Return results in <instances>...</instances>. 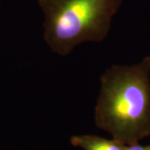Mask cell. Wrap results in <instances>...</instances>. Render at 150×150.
<instances>
[{
    "mask_svg": "<svg viewBox=\"0 0 150 150\" xmlns=\"http://www.w3.org/2000/svg\"><path fill=\"white\" fill-rule=\"evenodd\" d=\"M93 118L98 129L124 145L150 136V56L103 73Z\"/></svg>",
    "mask_w": 150,
    "mask_h": 150,
    "instance_id": "cell-1",
    "label": "cell"
},
{
    "mask_svg": "<svg viewBox=\"0 0 150 150\" xmlns=\"http://www.w3.org/2000/svg\"><path fill=\"white\" fill-rule=\"evenodd\" d=\"M123 0H38L43 13V39L57 55L68 56L84 43L108 37Z\"/></svg>",
    "mask_w": 150,
    "mask_h": 150,
    "instance_id": "cell-2",
    "label": "cell"
},
{
    "mask_svg": "<svg viewBox=\"0 0 150 150\" xmlns=\"http://www.w3.org/2000/svg\"><path fill=\"white\" fill-rule=\"evenodd\" d=\"M70 143L83 150H124L126 146L113 139H108L92 134L74 135Z\"/></svg>",
    "mask_w": 150,
    "mask_h": 150,
    "instance_id": "cell-3",
    "label": "cell"
},
{
    "mask_svg": "<svg viewBox=\"0 0 150 150\" xmlns=\"http://www.w3.org/2000/svg\"><path fill=\"white\" fill-rule=\"evenodd\" d=\"M124 150H150V144L141 145L139 144H134L131 145H126Z\"/></svg>",
    "mask_w": 150,
    "mask_h": 150,
    "instance_id": "cell-4",
    "label": "cell"
}]
</instances>
